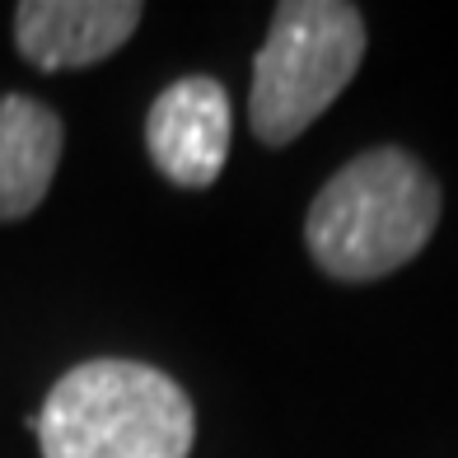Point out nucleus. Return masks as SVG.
Masks as SVG:
<instances>
[{"label": "nucleus", "mask_w": 458, "mask_h": 458, "mask_svg": "<svg viewBox=\"0 0 458 458\" xmlns=\"http://www.w3.org/2000/svg\"><path fill=\"white\" fill-rule=\"evenodd\" d=\"M440 220V187L407 150H365L314 197L304 220L309 253L337 281L398 272L426 248Z\"/></svg>", "instance_id": "nucleus-1"}, {"label": "nucleus", "mask_w": 458, "mask_h": 458, "mask_svg": "<svg viewBox=\"0 0 458 458\" xmlns=\"http://www.w3.org/2000/svg\"><path fill=\"white\" fill-rule=\"evenodd\" d=\"M192 430L187 393L140 360L75 365L38 411L43 458H187Z\"/></svg>", "instance_id": "nucleus-2"}, {"label": "nucleus", "mask_w": 458, "mask_h": 458, "mask_svg": "<svg viewBox=\"0 0 458 458\" xmlns=\"http://www.w3.org/2000/svg\"><path fill=\"white\" fill-rule=\"evenodd\" d=\"M365 56V19L342 0H285L253 61L248 122L262 145H290L337 103Z\"/></svg>", "instance_id": "nucleus-3"}, {"label": "nucleus", "mask_w": 458, "mask_h": 458, "mask_svg": "<svg viewBox=\"0 0 458 458\" xmlns=\"http://www.w3.org/2000/svg\"><path fill=\"white\" fill-rule=\"evenodd\" d=\"M145 145L169 182L211 187L229 155V94L211 75H187L169 85L150 103Z\"/></svg>", "instance_id": "nucleus-4"}, {"label": "nucleus", "mask_w": 458, "mask_h": 458, "mask_svg": "<svg viewBox=\"0 0 458 458\" xmlns=\"http://www.w3.org/2000/svg\"><path fill=\"white\" fill-rule=\"evenodd\" d=\"M136 0H24L14 43L38 71H75L113 56L140 24Z\"/></svg>", "instance_id": "nucleus-5"}, {"label": "nucleus", "mask_w": 458, "mask_h": 458, "mask_svg": "<svg viewBox=\"0 0 458 458\" xmlns=\"http://www.w3.org/2000/svg\"><path fill=\"white\" fill-rule=\"evenodd\" d=\"M61 159V122L24 94H0V220H24L47 197Z\"/></svg>", "instance_id": "nucleus-6"}]
</instances>
